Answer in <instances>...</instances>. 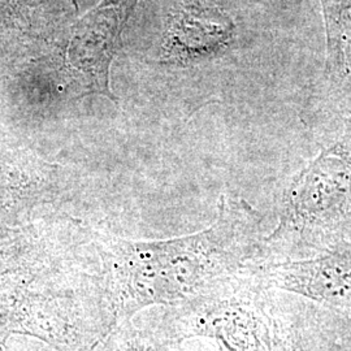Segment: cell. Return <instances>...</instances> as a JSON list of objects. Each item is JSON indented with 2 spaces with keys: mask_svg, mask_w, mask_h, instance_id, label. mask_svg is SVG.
Masks as SVG:
<instances>
[{
  "mask_svg": "<svg viewBox=\"0 0 351 351\" xmlns=\"http://www.w3.org/2000/svg\"><path fill=\"white\" fill-rule=\"evenodd\" d=\"M263 220L249 203L221 197L217 219L180 239L111 243L116 316L150 304L185 303L258 262L265 250Z\"/></svg>",
  "mask_w": 351,
  "mask_h": 351,
  "instance_id": "1",
  "label": "cell"
},
{
  "mask_svg": "<svg viewBox=\"0 0 351 351\" xmlns=\"http://www.w3.org/2000/svg\"><path fill=\"white\" fill-rule=\"evenodd\" d=\"M351 217V123L289 186L276 229L264 239L293 254Z\"/></svg>",
  "mask_w": 351,
  "mask_h": 351,
  "instance_id": "2",
  "label": "cell"
},
{
  "mask_svg": "<svg viewBox=\"0 0 351 351\" xmlns=\"http://www.w3.org/2000/svg\"><path fill=\"white\" fill-rule=\"evenodd\" d=\"M255 268L185 302L178 336L210 337L226 351H272V319L262 301L267 288Z\"/></svg>",
  "mask_w": 351,
  "mask_h": 351,
  "instance_id": "3",
  "label": "cell"
},
{
  "mask_svg": "<svg viewBox=\"0 0 351 351\" xmlns=\"http://www.w3.org/2000/svg\"><path fill=\"white\" fill-rule=\"evenodd\" d=\"M137 1L101 0L71 27L62 45V69L81 94L117 101L110 88V68Z\"/></svg>",
  "mask_w": 351,
  "mask_h": 351,
  "instance_id": "4",
  "label": "cell"
},
{
  "mask_svg": "<svg viewBox=\"0 0 351 351\" xmlns=\"http://www.w3.org/2000/svg\"><path fill=\"white\" fill-rule=\"evenodd\" d=\"M267 289L300 294L313 301L351 307V243L337 245L313 258L258 264Z\"/></svg>",
  "mask_w": 351,
  "mask_h": 351,
  "instance_id": "5",
  "label": "cell"
},
{
  "mask_svg": "<svg viewBox=\"0 0 351 351\" xmlns=\"http://www.w3.org/2000/svg\"><path fill=\"white\" fill-rule=\"evenodd\" d=\"M233 30L234 25L226 13L190 0L176 16L169 55L189 60L217 52L229 42Z\"/></svg>",
  "mask_w": 351,
  "mask_h": 351,
  "instance_id": "6",
  "label": "cell"
},
{
  "mask_svg": "<svg viewBox=\"0 0 351 351\" xmlns=\"http://www.w3.org/2000/svg\"><path fill=\"white\" fill-rule=\"evenodd\" d=\"M326 34V73L351 82V0H320Z\"/></svg>",
  "mask_w": 351,
  "mask_h": 351,
  "instance_id": "7",
  "label": "cell"
},
{
  "mask_svg": "<svg viewBox=\"0 0 351 351\" xmlns=\"http://www.w3.org/2000/svg\"><path fill=\"white\" fill-rule=\"evenodd\" d=\"M272 351H297L293 336L284 335L282 328L277 323L272 326Z\"/></svg>",
  "mask_w": 351,
  "mask_h": 351,
  "instance_id": "8",
  "label": "cell"
},
{
  "mask_svg": "<svg viewBox=\"0 0 351 351\" xmlns=\"http://www.w3.org/2000/svg\"><path fill=\"white\" fill-rule=\"evenodd\" d=\"M119 351H164L163 349L158 348L156 345H152L150 342L145 341H129L125 343L124 348H121Z\"/></svg>",
  "mask_w": 351,
  "mask_h": 351,
  "instance_id": "9",
  "label": "cell"
}]
</instances>
